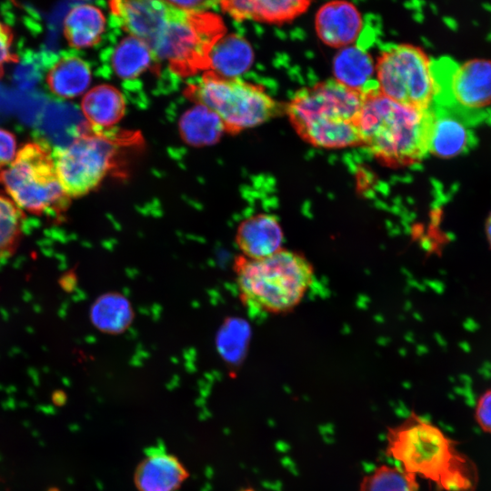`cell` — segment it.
<instances>
[{
  "mask_svg": "<svg viewBox=\"0 0 491 491\" xmlns=\"http://www.w3.org/2000/svg\"><path fill=\"white\" fill-rule=\"evenodd\" d=\"M386 454L403 471L435 483L445 491H473L477 474L456 442L430 421L411 412L387 428Z\"/></svg>",
  "mask_w": 491,
  "mask_h": 491,
  "instance_id": "1",
  "label": "cell"
},
{
  "mask_svg": "<svg viewBox=\"0 0 491 491\" xmlns=\"http://www.w3.org/2000/svg\"><path fill=\"white\" fill-rule=\"evenodd\" d=\"M433 119L430 107L405 105L378 89L368 91L363 94L357 122L361 145L386 165L416 164L429 152Z\"/></svg>",
  "mask_w": 491,
  "mask_h": 491,
  "instance_id": "2",
  "label": "cell"
},
{
  "mask_svg": "<svg viewBox=\"0 0 491 491\" xmlns=\"http://www.w3.org/2000/svg\"><path fill=\"white\" fill-rule=\"evenodd\" d=\"M362 101V93L330 79L297 91L285 110L303 140L338 149L361 145L357 122Z\"/></svg>",
  "mask_w": 491,
  "mask_h": 491,
  "instance_id": "3",
  "label": "cell"
},
{
  "mask_svg": "<svg viewBox=\"0 0 491 491\" xmlns=\"http://www.w3.org/2000/svg\"><path fill=\"white\" fill-rule=\"evenodd\" d=\"M234 272L243 304L275 315L295 309L315 279L314 266L308 258L284 247L262 258L240 255L235 258Z\"/></svg>",
  "mask_w": 491,
  "mask_h": 491,
  "instance_id": "4",
  "label": "cell"
},
{
  "mask_svg": "<svg viewBox=\"0 0 491 491\" xmlns=\"http://www.w3.org/2000/svg\"><path fill=\"white\" fill-rule=\"evenodd\" d=\"M0 184L20 209L33 215L59 216L70 203L51 150L42 143L25 145L10 165L0 172Z\"/></svg>",
  "mask_w": 491,
  "mask_h": 491,
  "instance_id": "5",
  "label": "cell"
},
{
  "mask_svg": "<svg viewBox=\"0 0 491 491\" xmlns=\"http://www.w3.org/2000/svg\"><path fill=\"white\" fill-rule=\"evenodd\" d=\"M188 96L212 110L225 131L256 127L280 113V105L258 85L239 78H223L206 72L188 88Z\"/></svg>",
  "mask_w": 491,
  "mask_h": 491,
  "instance_id": "6",
  "label": "cell"
},
{
  "mask_svg": "<svg viewBox=\"0 0 491 491\" xmlns=\"http://www.w3.org/2000/svg\"><path fill=\"white\" fill-rule=\"evenodd\" d=\"M225 30L222 18L215 13L176 7L151 50L175 73L191 75L206 70L211 49Z\"/></svg>",
  "mask_w": 491,
  "mask_h": 491,
  "instance_id": "7",
  "label": "cell"
},
{
  "mask_svg": "<svg viewBox=\"0 0 491 491\" xmlns=\"http://www.w3.org/2000/svg\"><path fill=\"white\" fill-rule=\"evenodd\" d=\"M432 105L453 113L466 124L479 122L491 105V61L458 64L449 57L432 62Z\"/></svg>",
  "mask_w": 491,
  "mask_h": 491,
  "instance_id": "8",
  "label": "cell"
},
{
  "mask_svg": "<svg viewBox=\"0 0 491 491\" xmlns=\"http://www.w3.org/2000/svg\"><path fill=\"white\" fill-rule=\"evenodd\" d=\"M378 90L405 105L427 109L435 95L432 61L419 46L402 43L383 50L376 62Z\"/></svg>",
  "mask_w": 491,
  "mask_h": 491,
  "instance_id": "9",
  "label": "cell"
},
{
  "mask_svg": "<svg viewBox=\"0 0 491 491\" xmlns=\"http://www.w3.org/2000/svg\"><path fill=\"white\" fill-rule=\"evenodd\" d=\"M119 147L105 131L90 129L69 145L53 149L60 184L69 197L95 190L116 164Z\"/></svg>",
  "mask_w": 491,
  "mask_h": 491,
  "instance_id": "10",
  "label": "cell"
},
{
  "mask_svg": "<svg viewBox=\"0 0 491 491\" xmlns=\"http://www.w3.org/2000/svg\"><path fill=\"white\" fill-rule=\"evenodd\" d=\"M108 5L123 28L145 42L150 49L176 8L165 0H109Z\"/></svg>",
  "mask_w": 491,
  "mask_h": 491,
  "instance_id": "11",
  "label": "cell"
},
{
  "mask_svg": "<svg viewBox=\"0 0 491 491\" xmlns=\"http://www.w3.org/2000/svg\"><path fill=\"white\" fill-rule=\"evenodd\" d=\"M364 25L361 10L350 0H328L317 8L314 17L317 38L332 48L356 44Z\"/></svg>",
  "mask_w": 491,
  "mask_h": 491,
  "instance_id": "12",
  "label": "cell"
},
{
  "mask_svg": "<svg viewBox=\"0 0 491 491\" xmlns=\"http://www.w3.org/2000/svg\"><path fill=\"white\" fill-rule=\"evenodd\" d=\"M313 0H219L222 10L237 21L282 25L306 14Z\"/></svg>",
  "mask_w": 491,
  "mask_h": 491,
  "instance_id": "13",
  "label": "cell"
},
{
  "mask_svg": "<svg viewBox=\"0 0 491 491\" xmlns=\"http://www.w3.org/2000/svg\"><path fill=\"white\" fill-rule=\"evenodd\" d=\"M188 476L187 469L175 455L152 448L137 465L134 483L138 491H176Z\"/></svg>",
  "mask_w": 491,
  "mask_h": 491,
  "instance_id": "14",
  "label": "cell"
},
{
  "mask_svg": "<svg viewBox=\"0 0 491 491\" xmlns=\"http://www.w3.org/2000/svg\"><path fill=\"white\" fill-rule=\"evenodd\" d=\"M284 233L278 219L270 214H257L243 220L235 243L243 256L262 258L283 248Z\"/></svg>",
  "mask_w": 491,
  "mask_h": 491,
  "instance_id": "15",
  "label": "cell"
},
{
  "mask_svg": "<svg viewBox=\"0 0 491 491\" xmlns=\"http://www.w3.org/2000/svg\"><path fill=\"white\" fill-rule=\"evenodd\" d=\"M333 73L338 83L365 94L378 89L376 64L371 55L356 44L340 48L333 59Z\"/></svg>",
  "mask_w": 491,
  "mask_h": 491,
  "instance_id": "16",
  "label": "cell"
},
{
  "mask_svg": "<svg viewBox=\"0 0 491 491\" xmlns=\"http://www.w3.org/2000/svg\"><path fill=\"white\" fill-rule=\"evenodd\" d=\"M254 58L253 47L246 38L224 35L211 49L206 70L223 78H238L249 70Z\"/></svg>",
  "mask_w": 491,
  "mask_h": 491,
  "instance_id": "17",
  "label": "cell"
},
{
  "mask_svg": "<svg viewBox=\"0 0 491 491\" xmlns=\"http://www.w3.org/2000/svg\"><path fill=\"white\" fill-rule=\"evenodd\" d=\"M125 101L116 87L102 84L90 89L83 97L81 111L91 126L96 131L115 125L124 116Z\"/></svg>",
  "mask_w": 491,
  "mask_h": 491,
  "instance_id": "18",
  "label": "cell"
},
{
  "mask_svg": "<svg viewBox=\"0 0 491 491\" xmlns=\"http://www.w3.org/2000/svg\"><path fill=\"white\" fill-rule=\"evenodd\" d=\"M92 80L88 63L74 54L56 58L46 75L50 91L60 98H75L84 94Z\"/></svg>",
  "mask_w": 491,
  "mask_h": 491,
  "instance_id": "19",
  "label": "cell"
},
{
  "mask_svg": "<svg viewBox=\"0 0 491 491\" xmlns=\"http://www.w3.org/2000/svg\"><path fill=\"white\" fill-rule=\"evenodd\" d=\"M434 119L429 152L440 157H453L463 153L470 143L466 123L450 111L431 105Z\"/></svg>",
  "mask_w": 491,
  "mask_h": 491,
  "instance_id": "20",
  "label": "cell"
},
{
  "mask_svg": "<svg viewBox=\"0 0 491 491\" xmlns=\"http://www.w3.org/2000/svg\"><path fill=\"white\" fill-rule=\"evenodd\" d=\"M103 12L92 5H75L64 20V34L71 47L82 49L95 45L105 31Z\"/></svg>",
  "mask_w": 491,
  "mask_h": 491,
  "instance_id": "21",
  "label": "cell"
},
{
  "mask_svg": "<svg viewBox=\"0 0 491 491\" xmlns=\"http://www.w3.org/2000/svg\"><path fill=\"white\" fill-rule=\"evenodd\" d=\"M179 131L185 143L205 146L216 143L225 132V127L212 110L195 104L181 116Z\"/></svg>",
  "mask_w": 491,
  "mask_h": 491,
  "instance_id": "22",
  "label": "cell"
},
{
  "mask_svg": "<svg viewBox=\"0 0 491 491\" xmlns=\"http://www.w3.org/2000/svg\"><path fill=\"white\" fill-rule=\"evenodd\" d=\"M156 61L150 47L133 35L124 37L111 55L112 69L121 79H134L140 76Z\"/></svg>",
  "mask_w": 491,
  "mask_h": 491,
  "instance_id": "23",
  "label": "cell"
},
{
  "mask_svg": "<svg viewBox=\"0 0 491 491\" xmlns=\"http://www.w3.org/2000/svg\"><path fill=\"white\" fill-rule=\"evenodd\" d=\"M91 319L102 331L109 333L122 331L131 321L130 306L120 295L102 296L91 308Z\"/></svg>",
  "mask_w": 491,
  "mask_h": 491,
  "instance_id": "24",
  "label": "cell"
},
{
  "mask_svg": "<svg viewBox=\"0 0 491 491\" xmlns=\"http://www.w3.org/2000/svg\"><path fill=\"white\" fill-rule=\"evenodd\" d=\"M417 478L398 466L380 465L365 475L359 491H418Z\"/></svg>",
  "mask_w": 491,
  "mask_h": 491,
  "instance_id": "25",
  "label": "cell"
},
{
  "mask_svg": "<svg viewBox=\"0 0 491 491\" xmlns=\"http://www.w3.org/2000/svg\"><path fill=\"white\" fill-rule=\"evenodd\" d=\"M24 219L21 209L0 195V261L15 252L22 237Z\"/></svg>",
  "mask_w": 491,
  "mask_h": 491,
  "instance_id": "26",
  "label": "cell"
},
{
  "mask_svg": "<svg viewBox=\"0 0 491 491\" xmlns=\"http://www.w3.org/2000/svg\"><path fill=\"white\" fill-rule=\"evenodd\" d=\"M12 43L11 29L0 22V77L4 74L5 65L18 60L17 55L12 52Z\"/></svg>",
  "mask_w": 491,
  "mask_h": 491,
  "instance_id": "27",
  "label": "cell"
},
{
  "mask_svg": "<svg viewBox=\"0 0 491 491\" xmlns=\"http://www.w3.org/2000/svg\"><path fill=\"white\" fill-rule=\"evenodd\" d=\"M475 418L479 427L491 434V388L478 398L475 408Z\"/></svg>",
  "mask_w": 491,
  "mask_h": 491,
  "instance_id": "28",
  "label": "cell"
},
{
  "mask_svg": "<svg viewBox=\"0 0 491 491\" xmlns=\"http://www.w3.org/2000/svg\"><path fill=\"white\" fill-rule=\"evenodd\" d=\"M16 141L15 135L0 128V169L10 165L15 155Z\"/></svg>",
  "mask_w": 491,
  "mask_h": 491,
  "instance_id": "29",
  "label": "cell"
},
{
  "mask_svg": "<svg viewBox=\"0 0 491 491\" xmlns=\"http://www.w3.org/2000/svg\"><path fill=\"white\" fill-rule=\"evenodd\" d=\"M170 5L185 9V10H195V7L199 5L204 0H165Z\"/></svg>",
  "mask_w": 491,
  "mask_h": 491,
  "instance_id": "30",
  "label": "cell"
},
{
  "mask_svg": "<svg viewBox=\"0 0 491 491\" xmlns=\"http://www.w3.org/2000/svg\"><path fill=\"white\" fill-rule=\"evenodd\" d=\"M486 238L487 242L491 247V213L489 214L486 224Z\"/></svg>",
  "mask_w": 491,
  "mask_h": 491,
  "instance_id": "31",
  "label": "cell"
},
{
  "mask_svg": "<svg viewBox=\"0 0 491 491\" xmlns=\"http://www.w3.org/2000/svg\"><path fill=\"white\" fill-rule=\"evenodd\" d=\"M241 491H255V490L252 489V488H246V489H244V490H241Z\"/></svg>",
  "mask_w": 491,
  "mask_h": 491,
  "instance_id": "32",
  "label": "cell"
}]
</instances>
